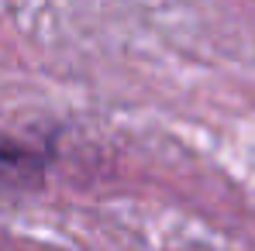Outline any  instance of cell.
<instances>
[{"label":"cell","mask_w":255,"mask_h":251,"mask_svg":"<svg viewBox=\"0 0 255 251\" xmlns=\"http://www.w3.org/2000/svg\"><path fill=\"white\" fill-rule=\"evenodd\" d=\"M45 166H48L45 152L0 131V200L38 189L45 179Z\"/></svg>","instance_id":"obj_1"}]
</instances>
